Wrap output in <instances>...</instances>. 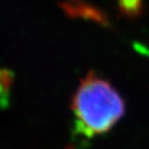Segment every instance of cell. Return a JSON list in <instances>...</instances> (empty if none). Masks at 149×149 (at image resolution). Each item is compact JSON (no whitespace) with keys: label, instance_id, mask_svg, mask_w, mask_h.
I'll return each instance as SVG.
<instances>
[{"label":"cell","instance_id":"1","mask_svg":"<svg viewBox=\"0 0 149 149\" xmlns=\"http://www.w3.org/2000/svg\"><path fill=\"white\" fill-rule=\"evenodd\" d=\"M74 134L84 138L108 133L125 114V102L117 90L106 80L90 72L73 95Z\"/></svg>","mask_w":149,"mask_h":149},{"label":"cell","instance_id":"2","mask_svg":"<svg viewBox=\"0 0 149 149\" xmlns=\"http://www.w3.org/2000/svg\"><path fill=\"white\" fill-rule=\"evenodd\" d=\"M61 7L66 12V15L72 18L91 20L104 27L111 26L106 12L84 0H66L64 3L61 5Z\"/></svg>","mask_w":149,"mask_h":149},{"label":"cell","instance_id":"3","mask_svg":"<svg viewBox=\"0 0 149 149\" xmlns=\"http://www.w3.org/2000/svg\"><path fill=\"white\" fill-rule=\"evenodd\" d=\"M118 8L124 16L135 19L143 12V0H118Z\"/></svg>","mask_w":149,"mask_h":149},{"label":"cell","instance_id":"4","mask_svg":"<svg viewBox=\"0 0 149 149\" xmlns=\"http://www.w3.org/2000/svg\"><path fill=\"white\" fill-rule=\"evenodd\" d=\"M12 81H13L12 72L5 69H0V102L2 103V105L7 104L12 86Z\"/></svg>","mask_w":149,"mask_h":149}]
</instances>
